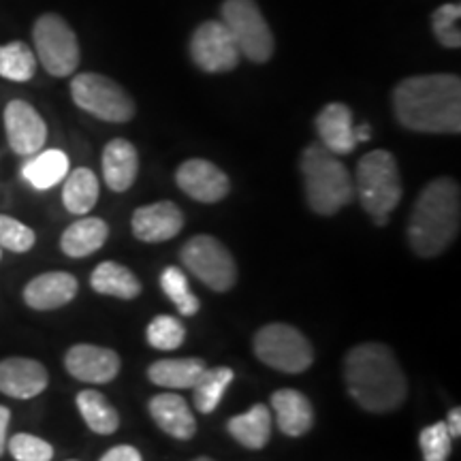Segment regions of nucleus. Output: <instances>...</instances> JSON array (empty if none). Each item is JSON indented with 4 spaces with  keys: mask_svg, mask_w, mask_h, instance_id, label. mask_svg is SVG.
<instances>
[{
    "mask_svg": "<svg viewBox=\"0 0 461 461\" xmlns=\"http://www.w3.org/2000/svg\"><path fill=\"white\" fill-rule=\"evenodd\" d=\"M393 112L408 131L459 135L461 79L448 73L403 79L393 90Z\"/></svg>",
    "mask_w": 461,
    "mask_h": 461,
    "instance_id": "f257e3e1",
    "label": "nucleus"
},
{
    "mask_svg": "<svg viewBox=\"0 0 461 461\" xmlns=\"http://www.w3.org/2000/svg\"><path fill=\"white\" fill-rule=\"evenodd\" d=\"M344 380L350 397L367 412L384 414L406 402V376L387 344L366 342L350 348L344 359Z\"/></svg>",
    "mask_w": 461,
    "mask_h": 461,
    "instance_id": "f03ea898",
    "label": "nucleus"
},
{
    "mask_svg": "<svg viewBox=\"0 0 461 461\" xmlns=\"http://www.w3.org/2000/svg\"><path fill=\"white\" fill-rule=\"evenodd\" d=\"M461 224L459 184L451 177L429 182L414 203L408 241L420 258H434L453 244Z\"/></svg>",
    "mask_w": 461,
    "mask_h": 461,
    "instance_id": "7ed1b4c3",
    "label": "nucleus"
},
{
    "mask_svg": "<svg viewBox=\"0 0 461 461\" xmlns=\"http://www.w3.org/2000/svg\"><path fill=\"white\" fill-rule=\"evenodd\" d=\"M302 176L310 210L319 216H333L355 199V184L342 160L321 143L302 154Z\"/></svg>",
    "mask_w": 461,
    "mask_h": 461,
    "instance_id": "20e7f679",
    "label": "nucleus"
},
{
    "mask_svg": "<svg viewBox=\"0 0 461 461\" xmlns=\"http://www.w3.org/2000/svg\"><path fill=\"white\" fill-rule=\"evenodd\" d=\"M353 184L363 210L374 218L378 227H384L403 193L400 167L393 154L387 149L367 152L357 165Z\"/></svg>",
    "mask_w": 461,
    "mask_h": 461,
    "instance_id": "39448f33",
    "label": "nucleus"
},
{
    "mask_svg": "<svg viewBox=\"0 0 461 461\" xmlns=\"http://www.w3.org/2000/svg\"><path fill=\"white\" fill-rule=\"evenodd\" d=\"M255 355L265 366L285 374H302L314 361L310 339L286 322H272L257 331Z\"/></svg>",
    "mask_w": 461,
    "mask_h": 461,
    "instance_id": "423d86ee",
    "label": "nucleus"
},
{
    "mask_svg": "<svg viewBox=\"0 0 461 461\" xmlns=\"http://www.w3.org/2000/svg\"><path fill=\"white\" fill-rule=\"evenodd\" d=\"M73 103L103 122L122 124L135 115V101L122 86L99 73H79L71 82Z\"/></svg>",
    "mask_w": 461,
    "mask_h": 461,
    "instance_id": "0eeeda50",
    "label": "nucleus"
},
{
    "mask_svg": "<svg viewBox=\"0 0 461 461\" xmlns=\"http://www.w3.org/2000/svg\"><path fill=\"white\" fill-rule=\"evenodd\" d=\"M180 261L188 274L216 293H227L238 282V265L221 240L194 235L180 250Z\"/></svg>",
    "mask_w": 461,
    "mask_h": 461,
    "instance_id": "6e6552de",
    "label": "nucleus"
},
{
    "mask_svg": "<svg viewBox=\"0 0 461 461\" xmlns=\"http://www.w3.org/2000/svg\"><path fill=\"white\" fill-rule=\"evenodd\" d=\"M34 51L45 71L54 77H68L79 67V43L65 17L45 14L32 26Z\"/></svg>",
    "mask_w": 461,
    "mask_h": 461,
    "instance_id": "1a4fd4ad",
    "label": "nucleus"
},
{
    "mask_svg": "<svg viewBox=\"0 0 461 461\" xmlns=\"http://www.w3.org/2000/svg\"><path fill=\"white\" fill-rule=\"evenodd\" d=\"M221 22L248 60L267 62L274 56V34L255 0H224Z\"/></svg>",
    "mask_w": 461,
    "mask_h": 461,
    "instance_id": "9d476101",
    "label": "nucleus"
},
{
    "mask_svg": "<svg viewBox=\"0 0 461 461\" xmlns=\"http://www.w3.org/2000/svg\"><path fill=\"white\" fill-rule=\"evenodd\" d=\"M193 62L205 73H227L240 65V48L221 20L201 24L190 39Z\"/></svg>",
    "mask_w": 461,
    "mask_h": 461,
    "instance_id": "9b49d317",
    "label": "nucleus"
},
{
    "mask_svg": "<svg viewBox=\"0 0 461 461\" xmlns=\"http://www.w3.org/2000/svg\"><path fill=\"white\" fill-rule=\"evenodd\" d=\"M9 148L17 157H32L41 152L48 141V124L41 113L26 101H11L3 113Z\"/></svg>",
    "mask_w": 461,
    "mask_h": 461,
    "instance_id": "f8f14e48",
    "label": "nucleus"
},
{
    "mask_svg": "<svg viewBox=\"0 0 461 461\" xmlns=\"http://www.w3.org/2000/svg\"><path fill=\"white\" fill-rule=\"evenodd\" d=\"M65 367L75 380L90 384H105L120 374L122 361L115 350L96 344H75L67 350Z\"/></svg>",
    "mask_w": 461,
    "mask_h": 461,
    "instance_id": "ddd939ff",
    "label": "nucleus"
},
{
    "mask_svg": "<svg viewBox=\"0 0 461 461\" xmlns=\"http://www.w3.org/2000/svg\"><path fill=\"white\" fill-rule=\"evenodd\" d=\"M176 182L190 199L199 203H218L229 194V177L221 167L205 158H190L176 171Z\"/></svg>",
    "mask_w": 461,
    "mask_h": 461,
    "instance_id": "4468645a",
    "label": "nucleus"
},
{
    "mask_svg": "<svg viewBox=\"0 0 461 461\" xmlns=\"http://www.w3.org/2000/svg\"><path fill=\"white\" fill-rule=\"evenodd\" d=\"M132 235L146 244L173 240L184 227V214L173 201H157V203L137 207L131 221Z\"/></svg>",
    "mask_w": 461,
    "mask_h": 461,
    "instance_id": "2eb2a0df",
    "label": "nucleus"
},
{
    "mask_svg": "<svg viewBox=\"0 0 461 461\" xmlns=\"http://www.w3.org/2000/svg\"><path fill=\"white\" fill-rule=\"evenodd\" d=\"M50 384V374L43 363L26 357H9L0 361V393L14 400H32Z\"/></svg>",
    "mask_w": 461,
    "mask_h": 461,
    "instance_id": "dca6fc26",
    "label": "nucleus"
},
{
    "mask_svg": "<svg viewBox=\"0 0 461 461\" xmlns=\"http://www.w3.org/2000/svg\"><path fill=\"white\" fill-rule=\"evenodd\" d=\"M79 291V282L68 272H48L34 278L24 286V302L28 308L56 310L71 303Z\"/></svg>",
    "mask_w": 461,
    "mask_h": 461,
    "instance_id": "f3484780",
    "label": "nucleus"
},
{
    "mask_svg": "<svg viewBox=\"0 0 461 461\" xmlns=\"http://www.w3.org/2000/svg\"><path fill=\"white\" fill-rule=\"evenodd\" d=\"M314 124L321 137V146H325L336 157L350 154L357 148L353 112L344 103H330L322 107Z\"/></svg>",
    "mask_w": 461,
    "mask_h": 461,
    "instance_id": "a211bd4d",
    "label": "nucleus"
},
{
    "mask_svg": "<svg viewBox=\"0 0 461 461\" xmlns=\"http://www.w3.org/2000/svg\"><path fill=\"white\" fill-rule=\"evenodd\" d=\"M154 423L176 440H190L197 434V420L188 402L177 393L154 395L148 403Z\"/></svg>",
    "mask_w": 461,
    "mask_h": 461,
    "instance_id": "6ab92c4d",
    "label": "nucleus"
},
{
    "mask_svg": "<svg viewBox=\"0 0 461 461\" xmlns=\"http://www.w3.org/2000/svg\"><path fill=\"white\" fill-rule=\"evenodd\" d=\"M272 411L285 436H305L314 425V408L302 391L278 389L272 395Z\"/></svg>",
    "mask_w": 461,
    "mask_h": 461,
    "instance_id": "aec40b11",
    "label": "nucleus"
},
{
    "mask_svg": "<svg viewBox=\"0 0 461 461\" xmlns=\"http://www.w3.org/2000/svg\"><path fill=\"white\" fill-rule=\"evenodd\" d=\"M140 154L126 140H112L103 149V177L113 193H124L137 180Z\"/></svg>",
    "mask_w": 461,
    "mask_h": 461,
    "instance_id": "412c9836",
    "label": "nucleus"
},
{
    "mask_svg": "<svg viewBox=\"0 0 461 461\" xmlns=\"http://www.w3.org/2000/svg\"><path fill=\"white\" fill-rule=\"evenodd\" d=\"M274 414L265 403H255L248 412L229 419L227 429L235 442L250 451H261L272 438Z\"/></svg>",
    "mask_w": 461,
    "mask_h": 461,
    "instance_id": "4be33fe9",
    "label": "nucleus"
},
{
    "mask_svg": "<svg viewBox=\"0 0 461 461\" xmlns=\"http://www.w3.org/2000/svg\"><path fill=\"white\" fill-rule=\"evenodd\" d=\"M109 238V227L103 218L86 216L82 221L68 224L60 238V248L67 257L84 258L101 250Z\"/></svg>",
    "mask_w": 461,
    "mask_h": 461,
    "instance_id": "5701e85b",
    "label": "nucleus"
},
{
    "mask_svg": "<svg viewBox=\"0 0 461 461\" xmlns=\"http://www.w3.org/2000/svg\"><path fill=\"white\" fill-rule=\"evenodd\" d=\"M90 286L99 295L118 299H137L141 295V282L124 265L115 261H105L96 265L90 276Z\"/></svg>",
    "mask_w": 461,
    "mask_h": 461,
    "instance_id": "b1692460",
    "label": "nucleus"
},
{
    "mask_svg": "<svg viewBox=\"0 0 461 461\" xmlns=\"http://www.w3.org/2000/svg\"><path fill=\"white\" fill-rule=\"evenodd\" d=\"M205 367V361L197 359V357L160 359L148 367V378L165 389H193V384L197 383Z\"/></svg>",
    "mask_w": 461,
    "mask_h": 461,
    "instance_id": "393cba45",
    "label": "nucleus"
},
{
    "mask_svg": "<svg viewBox=\"0 0 461 461\" xmlns=\"http://www.w3.org/2000/svg\"><path fill=\"white\" fill-rule=\"evenodd\" d=\"M68 173V157L62 149H43L32 154L22 167V177L37 190H50L60 184Z\"/></svg>",
    "mask_w": 461,
    "mask_h": 461,
    "instance_id": "a878e982",
    "label": "nucleus"
},
{
    "mask_svg": "<svg viewBox=\"0 0 461 461\" xmlns=\"http://www.w3.org/2000/svg\"><path fill=\"white\" fill-rule=\"evenodd\" d=\"M99 201V180L95 171L88 167H77V169L67 173L65 186H62V203L67 212L75 216H86Z\"/></svg>",
    "mask_w": 461,
    "mask_h": 461,
    "instance_id": "bb28decb",
    "label": "nucleus"
},
{
    "mask_svg": "<svg viewBox=\"0 0 461 461\" xmlns=\"http://www.w3.org/2000/svg\"><path fill=\"white\" fill-rule=\"evenodd\" d=\"M75 403H77V411L82 414V419L86 420L90 431H95L99 436H112L118 431L120 414L99 391H79L77 397H75Z\"/></svg>",
    "mask_w": 461,
    "mask_h": 461,
    "instance_id": "cd10ccee",
    "label": "nucleus"
},
{
    "mask_svg": "<svg viewBox=\"0 0 461 461\" xmlns=\"http://www.w3.org/2000/svg\"><path fill=\"white\" fill-rule=\"evenodd\" d=\"M235 372L227 366L218 367H205L197 378V383L193 384L194 391V406L201 414L214 412L221 403L224 391L230 383H233Z\"/></svg>",
    "mask_w": 461,
    "mask_h": 461,
    "instance_id": "c85d7f7f",
    "label": "nucleus"
},
{
    "mask_svg": "<svg viewBox=\"0 0 461 461\" xmlns=\"http://www.w3.org/2000/svg\"><path fill=\"white\" fill-rule=\"evenodd\" d=\"M37 73V56L24 41L0 45V77L9 82H31Z\"/></svg>",
    "mask_w": 461,
    "mask_h": 461,
    "instance_id": "c756f323",
    "label": "nucleus"
},
{
    "mask_svg": "<svg viewBox=\"0 0 461 461\" xmlns=\"http://www.w3.org/2000/svg\"><path fill=\"white\" fill-rule=\"evenodd\" d=\"M160 288H163L165 295L171 299V303L180 310V314L193 316L199 312V299L193 291H190L186 274H184L180 267L169 265V267L160 274Z\"/></svg>",
    "mask_w": 461,
    "mask_h": 461,
    "instance_id": "7c9ffc66",
    "label": "nucleus"
},
{
    "mask_svg": "<svg viewBox=\"0 0 461 461\" xmlns=\"http://www.w3.org/2000/svg\"><path fill=\"white\" fill-rule=\"evenodd\" d=\"M148 344L157 350H176L180 348L184 338H186V327L180 319L169 314H160L148 325L146 330Z\"/></svg>",
    "mask_w": 461,
    "mask_h": 461,
    "instance_id": "2f4dec72",
    "label": "nucleus"
},
{
    "mask_svg": "<svg viewBox=\"0 0 461 461\" xmlns=\"http://www.w3.org/2000/svg\"><path fill=\"white\" fill-rule=\"evenodd\" d=\"M461 7L459 5H442L431 15V28H434L436 39L440 45L448 50L461 48V32H459Z\"/></svg>",
    "mask_w": 461,
    "mask_h": 461,
    "instance_id": "473e14b6",
    "label": "nucleus"
},
{
    "mask_svg": "<svg viewBox=\"0 0 461 461\" xmlns=\"http://www.w3.org/2000/svg\"><path fill=\"white\" fill-rule=\"evenodd\" d=\"M419 445L425 461H448L453 438L448 434L445 420H438V423L423 428V431L419 434Z\"/></svg>",
    "mask_w": 461,
    "mask_h": 461,
    "instance_id": "72a5a7b5",
    "label": "nucleus"
},
{
    "mask_svg": "<svg viewBox=\"0 0 461 461\" xmlns=\"http://www.w3.org/2000/svg\"><path fill=\"white\" fill-rule=\"evenodd\" d=\"M34 241H37V235L31 227L7 214H0V248L15 255H24L32 250Z\"/></svg>",
    "mask_w": 461,
    "mask_h": 461,
    "instance_id": "f704fd0d",
    "label": "nucleus"
},
{
    "mask_svg": "<svg viewBox=\"0 0 461 461\" xmlns=\"http://www.w3.org/2000/svg\"><path fill=\"white\" fill-rule=\"evenodd\" d=\"M9 453L15 461H51L54 447L43 438L32 434H15L9 440Z\"/></svg>",
    "mask_w": 461,
    "mask_h": 461,
    "instance_id": "c9c22d12",
    "label": "nucleus"
},
{
    "mask_svg": "<svg viewBox=\"0 0 461 461\" xmlns=\"http://www.w3.org/2000/svg\"><path fill=\"white\" fill-rule=\"evenodd\" d=\"M101 461H143L141 453L131 445H118L103 455Z\"/></svg>",
    "mask_w": 461,
    "mask_h": 461,
    "instance_id": "e433bc0d",
    "label": "nucleus"
},
{
    "mask_svg": "<svg viewBox=\"0 0 461 461\" xmlns=\"http://www.w3.org/2000/svg\"><path fill=\"white\" fill-rule=\"evenodd\" d=\"M9 420H11V411L7 406H0V457H3L5 448H7Z\"/></svg>",
    "mask_w": 461,
    "mask_h": 461,
    "instance_id": "4c0bfd02",
    "label": "nucleus"
},
{
    "mask_svg": "<svg viewBox=\"0 0 461 461\" xmlns=\"http://www.w3.org/2000/svg\"><path fill=\"white\" fill-rule=\"evenodd\" d=\"M445 425H447V429H448V434H451V438L461 436V411H459V408H453V411L447 414Z\"/></svg>",
    "mask_w": 461,
    "mask_h": 461,
    "instance_id": "58836bf2",
    "label": "nucleus"
},
{
    "mask_svg": "<svg viewBox=\"0 0 461 461\" xmlns=\"http://www.w3.org/2000/svg\"><path fill=\"white\" fill-rule=\"evenodd\" d=\"M370 135H372V131H370V126H367V124L355 126V140H357V143L367 141V140H370Z\"/></svg>",
    "mask_w": 461,
    "mask_h": 461,
    "instance_id": "ea45409f",
    "label": "nucleus"
},
{
    "mask_svg": "<svg viewBox=\"0 0 461 461\" xmlns=\"http://www.w3.org/2000/svg\"><path fill=\"white\" fill-rule=\"evenodd\" d=\"M193 461H214V459H210V457H197V459H193Z\"/></svg>",
    "mask_w": 461,
    "mask_h": 461,
    "instance_id": "a19ab883",
    "label": "nucleus"
},
{
    "mask_svg": "<svg viewBox=\"0 0 461 461\" xmlns=\"http://www.w3.org/2000/svg\"><path fill=\"white\" fill-rule=\"evenodd\" d=\"M0 258H3V248H0Z\"/></svg>",
    "mask_w": 461,
    "mask_h": 461,
    "instance_id": "79ce46f5",
    "label": "nucleus"
},
{
    "mask_svg": "<svg viewBox=\"0 0 461 461\" xmlns=\"http://www.w3.org/2000/svg\"><path fill=\"white\" fill-rule=\"evenodd\" d=\"M68 461H77V459H68Z\"/></svg>",
    "mask_w": 461,
    "mask_h": 461,
    "instance_id": "37998d69",
    "label": "nucleus"
}]
</instances>
